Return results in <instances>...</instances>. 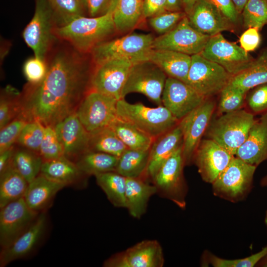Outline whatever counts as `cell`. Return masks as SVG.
<instances>
[{
    "instance_id": "16",
    "label": "cell",
    "mask_w": 267,
    "mask_h": 267,
    "mask_svg": "<svg viewBox=\"0 0 267 267\" xmlns=\"http://www.w3.org/2000/svg\"><path fill=\"white\" fill-rule=\"evenodd\" d=\"M163 249L156 240H144L112 255L103 263L104 267H162Z\"/></svg>"
},
{
    "instance_id": "52",
    "label": "cell",
    "mask_w": 267,
    "mask_h": 267,
    "mask_svg": "<svg viewBox=\"0 0 267 267\" xmlns=\"http://www.w3.org/2000/svg\"><path fill=\"white\" fill-rule=\"evenodd\" d=\"M114 0H87L88 14L96 17L108 11Z\"/></svg>"
},
{
    "instance_id": "19",
    "label": "cell",
    "mask_w": 267,
    "mask_h": 267,
    "mask_svg": "<svg viewBox=\"0 0 267 267\" xmlns=\"http://www.w3.org/2000/svg\"><path fill=\"white\" fill-rule=\"evenodd\" d=\"M234 156L214 140L207 138L200 141L193 162L203 180L212 184Z\"/></svg>"
},
{
    "instance_id": "1",
    "label": "cell",
    "mask_w": 267,
    "mask_h": 267,
    "mask_svg": "<svg viewBox=\"0 0 267 267\" xmlns=\"http://www.w3.org/2000/svg\"><path fill=\"white\" fill-rule=\"evenodd\" d=\"M73 48L55 51L39 84L29 85L21 94V115L29 121L54 126L76 112L89 91L88 70L83 57Z\"/></svg>"
},
{
    "instance_id": "35",
    "label": "cell",
    "mask_w": 267,
    "mask_h": 267,
    "mask_svg": "<svg viewBox=\"0 0 267 267\" xmlns=\"http://www.w3.org/2000/svg\"><path fill=\"white\" fill-rule=\"evenodd\" d=\"M56 27L66 25L88 14L87 0H48Z\"/></svg>"
},
{
    "instance_id": "3",
    "label": "cell",
    "mask_w": 267,
    "mask_h": 267,
    "mask_svg": "<svg viewBox=\"0 0 267 267\" xmlns=\"http://www.w3.org/2000/svg\"><path fill=\"white\" fill-rule=\"evenodd\" d=\"M117 116L153 139L172 129L179 122L163 105L151 108L141 102L130 103L125 98L117 101Z\"/></svg>"
},
{
    "instance_id": "11",
    "label": "cell",
    "mask_w": 267,
    "mask_h": 267,
    "mask_svg": "<svg viewBox=\"0 0 267 267\" xmlns=\"http://www.w3.org/2000/svg\"><path fill=\"white\" fill-rule=\"evenodd\" d=\"M232 75L219 64L200 54L191 56L186 83L205 98L221 93L228 84Z\"/></svg>"
},
{
    "instance_id": "44",
    "label": "cell",
    "mask_w": 267,
    "mask_h": 267,
    "mask_svg": "<svg viewBox=\"0 0 267 267\" xmlns=\"http://www.w3.org/2000/svg\"><path fill=\"white\" fill-rule=\"evenodd\" d=\"M220 93L218 111L222 114L241 109L246 93L228 84Z\"/></svg>"
},
{
    "instance_id": "42",
    "label": "cell",
    "mask_w": 267,
    "mask_h": 267,
    "mask_svg": "<svg viewBox=\"0 0 267 267\" xmlns=\"http://www.w3.org/2000/svg\"><path fill=\"white\" fill-rule=\"evenodd\" d=\"M44 127L38 121L28 122L22 130L16 142L23 148L39 154Z\"/></svg>"
},
{
    "instance_id": "40",
    "label": "cell",
    "mask_w": 267,
    "mask_h": 267,
    "mask_svg": "<svg viewBox=\"0 0 267 267\" xmlns=\"http://www.w3.org/2000/svg\"><path fill=\"white\" fill-rule=\"evenodd\" d=\"M21 97V94L11 86L3 90L0 100V129L20 115Z\"/></svg>"
},
{
    "instance_id": "56",
    "label": "cell",
    "mask_w": 267,
    "mask_h": 267,
    "mask_svg": "<svg viewBox=\"0 0 267 267\" xmlns=\"http://www.w3.org/2000/svg\"><path fill=\"white\" fill-rule=\"evenodd\" d=\"M198 0H182L184 12L187 14L192 9Z\"/></svg>"
},
{
    "instance_id": "31",
    "label": "cell",
    "mask_w": 267,
    "mask_h": 267,
    "mask_svg": "<svg viewBox=\"0 0 267 267\" xmlns=\"http://www.w3.org/2000/svg\"><path fill=\"white\" fill-rule=\"evenodd\" d=\"M150 148L146 150L127 149L119 157L115 172L126 178L144 179L149 161Z\"/></svg>"
},
{
    "instance_id": "21",
    "label": "cell",
    "mask_w": 267,
    "mask_h": 267,
    "mask_svg": "<svg viewBox=\"0 0 267 267\" xmlns=\"http://www.w3.org/2000/svg\"><path fill=\"white\" fill-rule=\"evenodd\" d=\"M47 226L45 212L39 213L31 226L7 247L1 249L0 267H3L31 253L43 237Z\"/></svg>"
},
{
    "instance_id": "45",
    "label": "cell",
    "mask_w": 267,
    "mask_h": 267,
    "mask_svg": "<svg viewBox=\"0 0 267 267\" xmlns=\"http://www.w3.org/2000/svg\"><path fill=\"white\" fill-rule=\"evenodd\" d=\"M29 121L19 115L0 129V152L10 148L16 142L22 130Z\"/></svg>"
},
{
    "instance_id": "49",
    "label": "cell",
    "mask_w": 267,
    "mask_h": 267,
    "mask_svg": "<svg viewBox=\"0 0 267 267\" xmlns=\"http://www.w3.org/2000/svg\"><path fill=\"white\" fill-rule=\"evenodd\" d=\"M259 30L256 28H249L240 36V46L247 52L255 50L260 45L261 36Z\"/></svg>"
},
{
    "instance_id": "53",
    "label": "cell",
    "mask_w": 267,
    "mask_h": 267,
    "mask_svg": "<svg viewBox=\"0 0 267 267\" xmlns=\"http://www.w3.org/2000/svg\"><path fill=\"white\" fill-rule=\"evenodd\" d=\"M15 151L13 146L0 152V173L11 162Z\"/></svg>"
},
{
    "instance_id": "2",
    "label": "cell",
    "mask_w": 267,
    "mask_h": 267,
    "mask_svg": "<svg viewBox=\"0 0 267 267\" xmlns=\"http://www.w3.org/2000/svg\"><path fill=\"white\" fill-rule=\"evenodd\" d=\"M117 1L114 0L104 14L80 17L66 25L55 27V37L67 42L81 53L90 52L95 46L117 32L113 16Z\"/></svg>"
},
{
    "instance_id": "8",
    "label": "cell",
    "mask_w": 267,
    "mask_h": 267,
    "mask_svg": "<svg viewBox=\"0 0 267 267\" xmlns=\"http://www.w3.org/2000/svg\"><path fill=\"white\" fill-rule=\"evenodd\" d=\"M56 27L53 12L48 0H35V12L25 28L23 38L33 50L34 56L46 61L54 40Z\"/></svg>"
},
{
    "instance_id": "28",
    "label": "cell",
    "mask_w": 267,
    "mask_h": 267,
    "mask_svg": "<svg viewBox=\"0 0 267 267\" xmlns=\"http://www.w3.org/2000/svg\"><path fill=\"white\" fill-rule=\"evenodd\" d=\"M40 174L66 186L80 184L85 185V178L87 177L74 161L64 156L44 161Z\"/></svg>"
},
{
    "instance_id": "24",
    "label": "cell",
    "mask_w": 267,
    "mask_h": 267,
    "mask_svg": "<svg viewBox=\"0 0 267 267\" xmlns=\"http://www.w3.org/2000/svg\"><path fill=\"white\" fill-rule=\"evenodd\" d=\"M182 144V134L178 124L154 138L150 148L147 168L144 179L151 181L164 162Z\"/></svg>"
},
{
    "instance_id": "41",
    "label": "cell",
    "mask_w": 267,
    "mask_h": 267,
    "mask_svg": "<svg viewBox=\"0 0 267 267\" xmlns=\"http://www.w3.org/2000/svg\"><path fill=\"white\" fill-rule=\"evenodd\" d=\"M242 14L244 26L246 28L262 29L267 24V1L249 0Z\"/></svg>"
},
{
    "instance_id": "47",
    "label": "cell",
    "mask_w": 267,
    "mask_h": 267,
    "mask_svg": "<svg viewBox=\"0 0 267 267\" xmlns=\"http://www.w3.org/2000/svg\"><path fill=\"white\" fill-rule=\"evenodd\" d=\"M47 71L46 61L35 56L27 59L23 66V73L29 85H35L41 83Z\"/></svg>"
},
{
    "instance_id": "57",
    "label": "cell",
    "mask_w": 267,
    "mask_h": 267,
    "mask_svg": "<svg viewBox=\"0 0 267 267\" xmlns=\"http://www.w3.org/2000/svg\"><path fill=\"white\" fill-rule=\"evenodd\" d=\"M256 267H267V254L258 262Z\"/></svg>"
},
{
    "instance_id": "54",
    "label": "cell",
    "mask_w": 267,
    "mask_h": 267,
    "mask_svg": "<svg viewBox=\"0 0 267 267\" xmlns=\"http://www.w3.org/2000/svg\"><path fill=\"white\" fill-rule=\"evenodd\" d=\"M167 11H181L183 7L182 0H166Z\"/></svg>"
},
{
    "instance_id": "6",
    "label": "cell",
    "mask_w": 267,
    "mask_h": 267,
    "mask_svg": "<svg viewBox=\"0 0 267 267\" xmlns=\"http://www.w3.org/2000/svg\"><path fill=\"white\" fill-rule=\"evenodd\" d=\"M256 168L234 156L212 183L214 195L233 203L243 200L252 189Z\"/></svg>"
},
{
    "instance_id": "18",
    "label": "cell",
    "mask_w": 267,
    "mask_h": 267,
    "mask_svg": "<svg viewBox=\"0 0 267 267\" xmlns=\"http://www.w3.org/2000/svg\"><path fill=\"white\" fill-rule=\"evenodd\" d=\"M206 99L186 83L167 77L162 95V105L179 121Z\"/></svg>"
},
{
    "instance_id": "20",
    "label": "cell",
    "mask_w": 267,
    "mask_h": 267,
    "mask_svg": "<svg viewBox=\"0 0 267 267\" xmlns=\"http://www.w3.org/2000/svg\"><path fill=\"white\" fill-rule=\"evenodd\" d=\"M54 128L65 157L75 162L81 155L89 151L90 134L80 122L76 112Z\"/></svg>"
},
{
    "instance_id": "30",
    "label": "cell",
    "mask_w": 267,
    "mask_h": 267,
    "mask_svg": "<svg viewBox=\"0 0 267 267\" xmlns=\"http://www.w3.org/2000/svg\"><path fill=\"white\" fill-rule=\"evenodd\" d=\"M28 184L11 161L0 173V208L23 198Z\"/></svg>"
},
{
    "instance_id": "50",
    "label": "cell",
    "mask_w": 267,
    "mask_h": 267,
    "mask_svg": "<svg viewBox=\"0 0 267 267\" xmlns=\"http://www.w3.org/2000/svg\"><path fill=\"white\" fill-rule=\"evenodd\" d=\"M216 6L224 16L232 24L238 20V13L231 0H207Z\"/></svg>"
},
{
    "instance_id": "46",
    "label": "cell",
    "mask_w": 267,
    "mask_h": 267,
    "mask_svg": "<svg viewBox=\"0 0 267 267\" xmlns=\"http://www.w3.org/2000/svg\"><path fill=\"white\" fill-rule=\"evenodd\" d=\"M186 14L183 11H169L149 18V24L156 32L163 35L174 29Z\"/></svg>"
},
{
    "instance_id": "51",
    "label": "cell",
    "mask_w": 267,
    "mask_h": 267,
    "mask_svg": "<svg viewBox=\"0 0 267 267\" xmlns=\"http://www.w3.org/2000/svg\"><path fill=\"white\" fill-rule=\"evenodd\" d=\"M166 0H144L142 16L150 18L167 11Z\"/></svg>"
},
{
    "instance_id": "15",
    "label": "cell",
    "mask_w": 267,
    "mask_h": 267,
    "mask_svg": "<svg viewBox=\"0 0 267 267\" xmlns=\"http://www.w3.org/2000/svg\"><path fill=\"white\" fill-rule=\"evenodd\" d=\"M233 76L246 68L253 58L240 46L225 39L221 33L210 37L200 53Z\"/></svg>"
},
{
    "instance_id": "59",
    "label": "cell",
    "mask_w": 267,
    "mask_h": 267,
    "mask_svg": "<svg viewBox=\"0 0 267 267\" xmlns=\"http://www.w3.org/2000/svg\"><path fill=\"white\" fill-rule=\"evenodd\" d=\"M264 222L267 229V210L266 212Z\"/></svg>"
},
{
    "instance_id": "29",
    "label": "cell",
    "mask_w": 267,
    "mask_h": 267,
    "mask_svg": "<svg viewBox=\"0 0 267 267\" xmlns=\"http://www.w3.org/2000/svg\"><path fill=\"white\" fill-rule=\"evenodd\" d=\"M267 84V49L239 73L232 76L230 85L246 93L254 88Z\"/></svg>"
},
{
    "instance_id": "55",
    "label": "cell",
    "mask_w": 267,
    "mask_h": 267,
    "mask_svg": "<svg viewBox=\"0 0 267 267\" xmlns=\"http://www.w3.org/2000/svg\"><path fill=\"white\" fill-rule=\"evenodd\" d=\"M249 0H231L236 11L240 14L242 13L243 9Z\"/></svg>"
},
{
    "instance_id": "58",
    "label": "cell",
    "mask_w": 267,
    "mask_h": 267,
    "mask_svg": "<svg viewBox=\"0 0 267 267\" xmlns=\"http://www.w3.org/2000/svg\"><path fill=\"white\" fill-rule=\"evenodd\" d=\"M260 185L262 187H267V174L261 180Z\"/></svg>"
},
{
    "instance_id": "25",
    "label": "cell",
    "mask_w": 267,
    "mask_h": 267,
    "mask_svg": "<svg viewBox=\"0 0 267 267\" xmlns=\"http://www.w3.org/2000/svg\"><path fill=\"white\" fill-rule=\"evenodd\" d=\"M65 186L40 174L29 183L23 198L33 211L39 213L45 212L56 194Z\"/></svg>"
},
{
    "instance_id": "32",
    "label": "cell",
    "mask_w": 267,
    "mask_h": 267,
    "mask_svg": "<svg viewBox=\"0 0 267 267\" xmlns=\"http://www.w3.org/2000/svg\"><path fill=\"white\" fill-rule=\"evenodd\" d=\"M94 177L97 184L111 203L116 207L126 208V178L115 171L99 174Z\"/></svg>"
},
{
    "instance_id": "9",
    "label": "cell",
    "mask_w": 267,
    "mask_h": 267,
    "mask_svg": "<svg viewBox=\"0 0 267 267\" xmlns=\"http://www.w3.org/2000/svg\"><path fill=\"white\" fill-rule=\"evenodd\" d=\"M118 100L92 89L86 94L76 113L89 134L110 127L117 118Z\"/></svg>"
},
{
    "instance_id": "5",
    "label": "cell",
    "mask_w": 267,
    "mask_h": 267,
    "mask_svg": "<svg viewBox=\"0 0 267 267\" xmlns=\"http://www.w3.org/2000/svg\"><path fill=\"white\" fill-rule=\"evenodd\" d=\"M155 38L150 34H132L120 38L104 41L90 51L95 65L107 60L128 58L134 62L147 61Z\"/></svg>"
},
{
    "instance_id": "17",
    "label": "cell",
    "mask_w": 267,
    "mask_h": 267,
    "mask_svg": "<svg viewBox=\"0 0 267 267\" xmlns=\"http://www.w3.org/2000/svg\"><path fill=\"white\" fill-rule=\"evenodd\" d=\"M0 245H10L34 222L39 213L30 209L23 197L0 208Z\"/></svg>"
},
{
    "instance_id": "27",
    "label": "cell",
    "mask_w": 267,
    "mask_h": 267,
    "mask_svg": "<svg viewBox=\"0 0 267 267\" xmlns=\"http://www.w3.org/2000/svg\"><path fill=\"white\" fill-rule=\"evenodd\" d=\"M126 178V208L132 217L140 219L146 213L150 198L156 194V188L141 178Z\"/></svg>"
},
{
    "instance_id": "39",
    "label": "cell",
    "mask_w": 267,
    "mask_h": 267,
    "mask_svg": "<svg viewBox=\"0 0 267 267\" xmlns=\"http://www.w3.org/2000/svg\"><path fill=\"white\" fill-rule=\"evenodd\" d=\"M267 254V245L259 252L243 258L226 259L220 258L208 250H205L200 260L201 267H254Z\"/></svg>"
},
{
    "instance_id": "7",
    "label": "cell",
    "mask_w": 267,
    "mask_h": 267,
    "mask_svg": "<svg viewBox=\"0 0 267 267\" xmlns=\"http://www.w3.org/2000/svg\"><path fill=\"white\" fill-rule=\"evenodd\" d=\"M182 144L164 162L152 180L156 194L185 208L188 187L183 174Z\"/></svg>"
},
{
    "instance_id": "36",
    "label": "cell",
    "mask_w": 267,
    "mask_h": 267,
    "mask_svg": "<svg viewBox=\"0 0 267 267\" xmlns=\"http://www.w3.org/2000/svg\"><path fill=\"white\" fill-rule=\"evenodd\" d=\"M110 127L128 149L134 150L149 149L154 140L152 137L133 125L118 118Z\"/></svg>"
},
{
    "instance_id": "60",
    "label": "cell",
    "mask_w": 267,
    "mask_h": 267,
    "mask_svg": "<svg viewBox=\"0 0 267 267\" xmlns=\"http://www.w3.org/2000/svg\"></svg>"
},
{
    "instance_id": "48",
    "label": "cell",
    "mask_w": 267,
    "mask_h": 267,
    "mask_svg": "<svg viewBox=\"0 0 267 267\" xmlns=\"http://www.w3.org/2000/svg\"><path fill=\"white\" fill-rule=\"evenodd\" d=\"M247 99L252 113H264L267 112V84L253 88Z\"/></svg>"
},
{
    "instance_id": "22",
    "label": "cell",
    "mask_w": 267,
    "mask_h": 267,
    "mask_svg": "<svg viewBox=\"0 0 267 267\" xmlns=\"http://www.w3.org/2000/svg\"><path fill=\"white\" fill-rule=\"evenodd\" d=\"M186 15L195 29L210 37L230 30L233 24L207 0H198Z\"/></svg>"
},
{
    "instance_id": "14",
    "label": "cell",
    "mask_w": 267,
    "mask_h": 267,
    "mask_svg": "<svg viewBox=\"0 0 267 267\" xmlns=\"http://www.w3.org/2000/svg\"><path fill=\"white\" fill-rule=\"evenodd\" d=\"M134 63L130 59L119 58L96 66L91 76V89L117 100L121 99L122 89Z\"/></svg>"
},
{
    "instance_id": "12",
    "label": "cell",
    "mask_w": 267,
    "mask_h": 267,
    "mask_svg": "<svg viewBox=\"0 0 267 267\" xmlns=\"http://www.w3.org/2000/svg\"><path fill=\"white\" fill-rule=\"evenodd\" d=\"M210 37L195 29L186 15L171 31L154 38L152 49L175 51L192 56L202 52Z\"/></svg>"
},
{
    "instance_id": "38",
    "label": "cell",
    "mask_w": 267,
    "mask_h": 267,
    "mask_svg": "<svg viewBox=\"0 0 267 267\" xmlns=\"http://www.w3.org/2000/svg\"><path fill=\"white\" fill-rule=\"evenodd\" d=\"M43 162L39 153L23 147L15 150L12 159L15 168L28 183L40 174Z\"/></svg>"
},
{
    "instance_id": "10",
    "label": "cell",
    "mask_w": 267,
    "mask_h": 267,
    "mask_svg": "<svg viewBox=\"0 0 267 267\" xmlns=\"http://www.w3.org/2000/svg\"><path fill=\"white\" fill-rule=\"evenodd\" d=\"M168 76L150 61L135 63L122 89L121 98L132 92L143 94L158 106L163 105L162 95Z\"/></svg>"
},
{
    "instance_id": "13",
    "label": "cell",
    "mask_w": 267,
    "mask_h": 267,
    "mask_svg": "<svg viewBox=\"0 0 267 267\" xmlns=\"http://www.w3.org/2000/svg\"><path fill=\"white\" fill-rule=\"evenodd\" d=\"M215 107V102L207 98L179 121L182 134V155L185 166L193 162L195 152L210 123Z\"/></svg>"
},
{
    "instance_id": "23",
    "label": "cell",
    "mask_w": 267,
    "mask_h": 267,
    "mask_svg": "<svg viewBox=\"0 0 267 267\" xmlns=\"http://www.w3.org/2000/svg\"><path fill=\"white\" fill-rule=\"evenodd\" d=\"M235 156L257 167L267 160V112L255 120L246 139Z\"/></svg>"
},
{
    "instance_id": "34",
    "label": "cell",
    "mask_w": 267,
    "mask_h": 267,
    "mask_svg": "<svg viewBox=\"0 0 267 267\" xmlns=\"http://www.w3.org/2000/svg\"><path fill=\"white\" fill-rule=\"evenodd\" d=\"M144 0H118L114 12L117 31L126 33L134 29L142 16Z\"/></svg>"
},
{
    "instance_id": "4",
    "label": "cell",
    "mask_w": 267,
    "mask_h": 267,
    "mask_svg": "<svg viewBox=\"0 0 267 267\" xmlns=\"http://www.w3.org/2000/svg\"><path fill=\"white\" fill-rule=\"evenodd\" d=\"M255 120L252 113L241 109L222 114L210 122L206 130L208 138L235 156L246 139Z\"/></svg>"
},
{
    "instance_id": "26",
    "label": "cell",
    "mask_w": 267,
    "mask_h": 267,
    "mask_svg": "<svg viewBox=\"0 0 267 267\" xmlns=\"http://www.w3.org/2000/svg\"><path fill=\"white\" fill-rule=\"evenodd\" d=\"M147 61L159 67L168 77L186 82L191 56L175 51L153 49Z\"/></svg>"
},
{
    "instance_id": "33",
    "label": "cell",
    "mask_w": 267,
    "mask_h": 267,
    "mask_svg": "<svg viewBox=\"0 0 267 267\" xmlns=\"http://www.w3.org/2000/svg\"><path fill=\"white\" fill-rule=\"evenodd\" d=\"M119 157L97 151H88L81 155L75 163L86 176L115 171Z\"/></svg>"
},
{
    "instance_id": "37",
    "label": "cell",
    "mask_w": 267,
    "mask_h": 267,
    "mask_svg": "<svg viewBox=\"0 0 267 267\" xmlns=\"http://www.w3.org/2000/svg\"><path fill=\"white\" fill-rule=\"evenodd\" d=\"M127 149L110 126L90 134L89 151L101 152L119 157Z\"/></svg>"
},
{
    "instance_id": "43",
    "label": "cell",
    "mask_w": 267,
    "mask_h": 267,
    "mask_svg": "<svg viewBox=\"0 0 267 267\" xmlns=\"http://www.w3.org/2000/svg\"><path fill=\"white\" fill-rule=\"evenodd\" d=\"M39 154L44 161L64 156L62 145L54 127L45 126Z\"/></svg>"
}]
</instances>
